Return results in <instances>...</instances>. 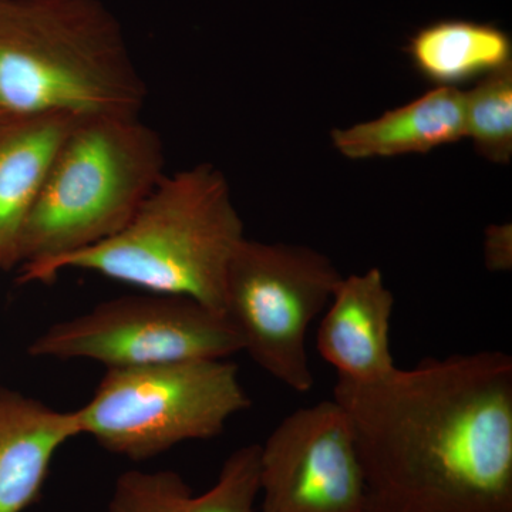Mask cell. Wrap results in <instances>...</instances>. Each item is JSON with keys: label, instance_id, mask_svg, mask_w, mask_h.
Masks as SVG:
<instances>
[{"label": "cell", "instance_id": "cell-12", "mask_svg": "<svg viewBox=\"0 0 512 512\" xmlns=\"http://www.w3.org/2000/svg\"><path fill=\"white\" fill-rule=\"evenodd\" d=\"M333 147L349 160L430 153L466 138L464 92L436 87L379 119L332 131Z\"/></svg>", "mask_w": 512, "mask_h": 512}, {"label": "cell", "instance_id": "cell-16", "mask_svg": "<svg viewBox=\"0 0 512 512\" xmlns=\"http://www.w3.org/2000/svg\"><path fill=\"white\" fill-rule=\"evenodd\" d=\"M511 227H491L485 232V264L491 271H510L512 264Z\"/></svg>", "mask_w": 512, "mask_h": 512}, {"label": "cell", "instance_id": "cell-7", "mask_svg": "<svg viewBox=\"0 0 512 512\" xmlns=\"http://www.w3.org/2000/svg\"><path fill=\"white\" fill-rule=\"evenodd\" d=\"M242 352L225 313L187 296L147 292L94 306L49 326L29 346L37 359H84L107 369H131L227 359Z\"/></svg>", "mask_w": 512, "mask_h": 512}, {"label": "cell", "instance_id": "cell-1", "mask_svg": "<svg viewBox=\"0 0 512 512\" xmlns=\"http://www.w3.org/2000/svg\"><path fill=\"white\" fill-rule=\"evenodd\" d=\"M365 512H512V357L424 359L379 382L339 377Z\"/></svg>", "mask_w": 512, "mask_h": 512}, {"label": "cell", "instance_id": "cell-2", "mask_svg": "<svg viewBox=\"0 0 512 512\" xmlns=\"http://www.w3.org/2000/svg\"><path fill=\"white\" fill-rule=\"evenodd\" d=\"M245 239L224 173L204 163L165 174L113 237L43 264L22 266V284L64 271L93 272L146 292L187 296L222 311L229 262Z\"/></svg>", "mask_w": 512, "mask_h": 512}, {"label": "cell", "instance_id": "cell-10", "mask_svg": "<svg viewBox=\"0 0 512 512\" xmlns=\"http://www.w3.org/2000/svg\"><path fill=\"white\" fill-rule=\"evenodd\" d=\"M80 434L76 410L53 409L0 392V512H22L39 497L57 451Z\"/></svg>", "mask_w": 512, "mask_h": 512}, {"label": "cell", "instance_id": "cell-13", "mask_svg": "<svg viewBox=\"0 0 512 512\" xmlns=\"http://www.w3.org/2000/svg\"><path fill=\"white\" fill-rule=\"evenodd\" d=\"M259 451L249 444L229 454L215 484L198 495L175 471H126L106 512H259Z\"/></svg>", "mask_w": 512, "mask_h": 512}, {"label": "cell", "instance_id": "cell-5", "mask_svg": "<svg viewBox=\"0 0 512 512\" xmlns=\"http://www.w3.org/2000/svg\"><path fill=\"white\" fill-rule=\"evenodd\" d=\"M251 407L238 367L227 359L107 369L76 410L80 434L109 453L150 460L178 444L220 436Z\"/></svg>", "mask_w": 512, "mask_h": 512}, {"label": "cell", "instance_id": "cell-8", "mask_svg": "<svg viewBox=\"0 0 512 512\" xmlns=\"http://www.w3.org/2000/svg\"><path fill=\"white\" fill-rule=\"evenodd\" d=\"M259 447V512H365L355 434L335 399L289 414Z\"/></svg>", "mask_w": 512, "mask_h": 512}, {"label": "cell", "instance_id": "cell-4", "mask_svg": "<svg viewBox=\"0 0 512 512\" xmlns=\"http://www.w3.org/2000/svg\"><path fill=\"white\" fill-rule=\"evenodd\" d=\"M164 175L163 140L138 116L80 117L22 229L18 264H43L113 237Z\"/></svg>", "mask_w": 512, "mask_h": 512}, {"label": "cell", "instance_id": "cell-14", "mask_svg": "<svg viewBox=\"0 0 512 512\" xmlns=\"http://www.w3.org/2000/svg\"><path fill=\"white\" fill-rule=\"evenodd\" d=\"M406 52L417 73L437 87L478 82L512 64L510 35L471 20L430 23L414 33Z\"/></svg>", "mask_w": 512, "mask_h": 512}, {"label": "cell", "instance_id": "cell-9", "mask_svg": "<svg viewBox=\"0 0 512 512\" xmlns=\"http://www.w3.org/2000/svg\"><path fill=\"white\" fill-rule=\"evenodd\" d=\"M318 330V350L339 377L379 382L397 369L390 349L394 296L377 268L342 278Z\"/></svg>", "mask_w": 512, "mask_h": 512}, {"label": "cell", "instance_id": "cell-3", "mask_svg": "<svg viewBox=\"0 0 512 512\" xmlns=\"http://www.w3.org/2000/svg\"><path fill=\"white\" fill-rule=\"evenodd\" d=\"M147 87L100 0H0V110L137 117Z\"/></svg>", "mask_w": 512, "mask_h": 512}, {"label": "cell", "instance_id": "cell-6", "mask_svg": "<svg viewBox=\"0 0 512 512\" xmlns=\"http://www.w3.org/2000/svg\"><path fill=\"white\" fill-rule=\"evenodd\" d=\"M342 278L316 249L245 238L229 262L222 311L242 352L289 389L306 393L315 384L306 333Z\"/></svg>", "mask_w": 512, "mask_h": 512}, {"label": "cell", "instance_id": "cell-15", "mask_svg": "<svg viewBox=\"0 0 512 512\" xmlns=\"http://www.w3.org/2000/svg\"><path fill=\"white\" fill-rule=\"evenodd\" d=\"M466 138L484 160L508 164L512 158V64L478 80L464 92Z\"/></svg>", "mask_w": 512, "mask_h": 512}, {"label": "cell", "instance_id": "cell-11", "mask_svg": "<svg viewBox=\"0 0 512 512\" xmlns=\"http://www.w3.org/2000/svg\"><path fill=\"white\" fill-rule=\"evenodd\" d=\"M80 117L9 114L0 120V268L18 264L22 229L57 151Z\"/></svg>", "mask_w": 512, "mask_h": 512}, {"label": "cell", "instance_id": "cell-17", "mask_svg": "<svg viewBox=\"0 0 512 512\" xmlns=\"http://www.w3.org/2000/svg\"><path fill=\"white\" fill-rule=\"evenodd\" d=\"M6 116H9V114H6L5 111L0 110V120L5 119Z\"/></svg>", "mask_w": 512, "mask_h": 512}]
</instances>
